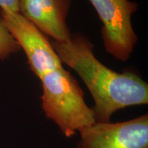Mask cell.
<instances>
[{"instance_id": "4", "label": "cell", "mask_w": 148, "mask_h": 148, "mask_svg": "<svg viewBox=\"0 0 148 148\" xmlns=\"http://www.w3.org/2000/svg\"><path fill=\"white\" fill-rule=\"evenodd\" d=\"M9 32L23 49L29 67L40 78L44 74L62 66L58 56L47 36L19 12L0 10Z\"/></svg>"}, {"instance_id": "7", "label": "cell", "mask_w": 148, "mask_h": 148, "mask_svg": "<svg viewBox=\"0 0 148 148\" xmlns=\"http://www.w3.org/2000/svg\"><path fill=\"white\" fill-rule=\"evenodd\" d=\"M21 47L9 32L0 15V60L8 58L12 53H17Z\"/></svg>"}, {"instance_id": "2", "label": "cell", "mask_w": 148, "mask_h": 148, "mask_svg": "<svg viewBox=\"0 0 148 148\" xmlns=\"http://www.w3.org/2000/svg\"><path fill=\"white\" fill-rule=\"evenodd\" d=\"M40 79L42 110L66 137L95 123L93 110L85 103L82 88L62 66L44 74Z\"/></svg>"}, {"instance_id": "3", "label": "cell", "mask_w": 148, "mask_h": 148, "mask_svg": "<svg viewBox=\"0 0 148 148\" xmlns=\"http://www.w3.org/2000/svg\"><path fill=\"white\" fill-rule=\"evenodd\" d=\"M100 18L101 38L105 49L117 60L130 58L138 37L131 23V16L138 4L130 0H89Z\"/></svg>"}, {"instance_id": "5", "label": "cell", "mask_w": 148, "mask_h": 148, "mask_svg": "<svg viewBox=\"0 0 148 148\" xmlns=\"http://www.w3.org/2000/svg\"><path fill=\"white\" fill-rule=\"evenodd\" d=\"M79 133L77 148H148V115L119 123L95 122Z\"/></svg>"}, {"instance_id": "6", "label": "cell", "mask_w": 148, "mask_h": 148, "mask_svg": "<svg viewBox=\"0 0 148 148\" xmlns=\"http://www.w3.org/2000/svg\"><path fill=\"white\" fill-rule=\"evenodd\" d=\"M71 0H19V13L31 21L54 41L65 42L71 39L66 16Z\"/></svg>"}, {"instance_id": "8", "label": "cell", "mask_w": 148, "mask_h": 148, "mask_svg": "<svg viewBox=\"0 0 148 148\" xmlns=\"http://www.w3.org/2000/svg\"><path fill=\"white\" fill-rule=\"evenodd\" d=\"M19 0H0L1 10H8L12 12H19L18 9Z\"/></svg>"}, {"instance_id": "1", "label": "cell", "mask_w": 148, "mask_h": 148, "mask_svg": "<svg viewBox=\"0 0 148 148\" xmlns=\"http://www.w3.org/2000/svg\"><path fill=\"white\" fill-rule=\"evenodd\" d=\"M51 45L61 62L78 74L92 95L96 122L108 123L116 110L147 104V83L137 74L117 73L99 62L84 36L71 37L65 42L53 40Z\"/></svg>"}]
</instances>
